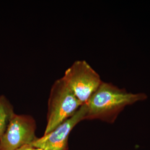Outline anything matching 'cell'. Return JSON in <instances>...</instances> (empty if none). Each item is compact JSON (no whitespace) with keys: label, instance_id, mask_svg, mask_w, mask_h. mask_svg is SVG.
<instances>
[{"label":"cell","instance_id":"cell-4","mask_svg":"<svg viewBox=\"0 0 150 150\" xmlns=\"http://www.w3.org/2000/svg\"><path fill=\"white\" fill-rule=\"evenodd\" d=\"M36 123L30 115L15 113L0 137V150H16L31 145L36 136Z\"/></svg>","mask_w":150,"mask_h":150},{"label":"cell","instance_id":"cell-3","mask_svg":"<svg viewBox=\"0 0 150 150\" xmlns=\"http://www.w3.org/2000/svg\"><path fill=\"white\" fill-rule=\"evenodd\" d=\"M62 79L83 105L103 82L100 75L85 60L75 61L65 71Z\"/></svg>","mask_w":150,"mask_h":150},{"label":"cell","instance_id":"cell-8","mask_svg":"<svg viewBox=\"0 0 150 150\" xmlns=\"http://www.w3.org/2000/svg\"><path fill=\"white\" fill-rule=\"evenodd\" d=\"M32 150H43L41 149H40V148H35V147H33Z\"/></svg>","mask_w":150,"mask_h":150},{"label":"cell","instance_id":"cell-1","mask_svg":"<svg viewBox=\"0 0 150 150\" xmlns=\"http://www.w3.org/2000/svg\"><path fill=\"white\" fill-rule=\"evenodd\" d=\"M144 93H134L111 83L102 82L85 104V120H97L113 123L124 108L147 98Z\"/></svg>","mask_w":150,"mask_h":150},{"label":"cell","instance_id":"cell-2","mask_svg":"<svg viewBox=\"0 0 150 150\" xmlns=\"http://www.w3.org/2000/svg\"><path fill=\"white\" fill-rule=\"evenodd\" d=\"M82 105L62 77L55 81L51 86L48 97L44 134L50 132L74 115Z\"/></svg>","mask_w":150,"mask_h":150},{"label":"cell","instance_id":"cell-7","mask_svg":"<svg viewBox=\"0 0 150 150\" xmlns=\"http://www.w3.org/2000/svg\"><path fill=\"white\" fill-rule=\"evenodd\" d=\"M33 148V147L31 145H26V146H24L23 147H21L16 150H32Z\"/></svg>","mask_w":150,"mask_h":150},{"label":"cell","instance_id":"cell-6","mask_svg":"<svg viewBox=\"0 0 150 150\" xmlns=\"http://www.w3.org/2000/svg\"><path fill=\"white\" fill-rule=\"evenodd\" d=\"M11 102L4 95L0 96V137L5 132L11 118L15 115Z\"/></svg>","mask_w":150,"mask_h":150},{"label":"cell","instance_id":"cell-5","mask_svg":"<svg viewBox=\"0 0 150 150\" xmlns=\"http://www.w3.org/2000/svg\"><path fill=\"white\" fill-rule=\"evenodd\" d=\"M86 113V105L83 104L74 115L50 132L37 138L31 145L33 147L43 150H67L70 133L77 124L85 120Z\"/></svg>","mask_w":150,"mask_h":150}]
</instances>
